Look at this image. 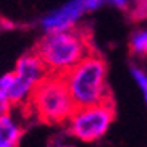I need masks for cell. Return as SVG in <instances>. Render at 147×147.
Masks as SVG:
<instances>
[{
	"label": "cell",
	"instance_id": "obj_12",
	"mask_svg": "<svg viewBox=\"0 0 147 147\" xmlns=\"http://www.w3.org/2000/svg\"><path fill=\"white\" fill-rule=\"evenodd\" d=\"M108 7H117L120 10H129L131 2H126V0H112V2H107Z\"/></svg>",
	"mask_w": 147,
	"mask_h": 147
},
{
	"label": "cell",
	"instance_id": "obj_8",
	"mask_svg": "<svg viewBox=\"0 0 147 147\" xmlns=\"http://www.w3.org/2000/svg\"><path fill=\"white\" fill-rule=\"evenodd\" d=\"M13 81V73H7L0 76V115H7L11 110V100H10V87Z\"/></svg>",
	"mask_w": 147,
	"mask_h": 147
},
{
	"label": "cell",
	"instance_id": "obj_6",
	"mask_svg": "<svg viewBox=\"0 0 147 147\" xmlns=\"http://www.w3.org/2000/svg\"><path fill=\"white\" fill-rule=\"evenodd\" d=\"M89 2L87 0H71L60 5L49 11L40 20L42 29L45 34H55V32H65L78 28V21L86 13H89Z\"/></svg>",
	"mask_w": 147,
	"mask_h": 147
},
{
	"label": "cell",
	"instance_id": "obj_2",
	"mask_svg": "<svg viewBox=\"0 0 147 147\" xmlns=\"http://www.w3.org/2000/svg\"><path fill=\"white\" fill-rule=\"evenodd\" d=\"M63 79L76 108L112 102V92L107 82V63L99 53L92 52L87 55Z\"/></svg>",
	"mask_w": 147,
	"mask_h": 147
},
{
	"label": "cell",
	"instance_id": "obj_10",
	"mask_svg": "<svg viewBox=\"0 0 147 147\" xmlns=\"http://www.w3.org/2000/svg\"><path fill=\"white\" fill-rule=\"evenodd\" d=\"M131 76L136 81V84L141 89V94L144 97V102L147 105V73L144 69H141L139 66H131Z\"/></svg>",
	"mask_w": 147,
	"mask_h": 147
},
{
	"label": "cell",
	"instance_id": "obj_5",
	"mask_svg": "<svg viewBox=\"0 0 147 147\" xmlns=\"http://www.w3.org/2000/svg\"><path fill=\"white\" fill-rule=\"evenodd\" d=\"M13 73V81L10 87V100L11 105L29 104L31 95L40 81L49 76L47 68L44 66L40 57L32 50L20 57Z\"/></svg>",
	"mask_w": 147,
	"mask_h": 147
},
{
	"label": "cell",
	"instance_id": "obj_3",
	"mask_svg": "<svg viewBox=\"0 0 147 147\" xmlns=\"http://www.w3.org/2000/svg\"><path fill=\"white\" fill-rule=\"evenodd\" d=\"M29 107L40 121L49 125L68 123L76 110L63 76L55 74H49L37 84L31 95Z\"/></svg>",
	"mask_w": 147,
	"mask_h": 147
},
{
	"label": "cell",
	"instance_id": "obj_11",
	"mask_svg": "<svg viewBox=\"0 0 147 147\" xmlns=\"http://www.w3.org/2000/svg\"><path fill=\"white\" fill-rule=\"evenodd\" d=\"M131 16L136 21H144L147 20V0L141 2H131Z\"/></svg>",
	"mask_w": 147,
	"mask_h": 147
},
{
	"label": "cell",
	"instance_id": "obj_1",
	"mask_svg": "<svg viewBox=\"0 0 147 147\" xmlns=\"http://www.w3.org/2000/svg\"><path fill=\"white\" fill-rule=\"evenodd\" d=\"M34 52L40 57L49 74L65 76L94 50L86 29L76 28L65 32L45 34L36 45Z\"/></svg>",
	"mask_w": 147,
	"mask_h": 147
},
{
	"label": "cell",
	"instance_id": "obj_7",
	"mask_svg": "<svg viewBox=\"0 0 147 147\" xmlns=\"http://www.w3.org/2000/svg\"><path fill=\"white\" fill-rule=\"evenodd\" d=\"M21 134V126L11 113L0 115V147H18Z\"/></svg>",
	"mask_w": 147,
	"mask_h": 147
},
{
	"label": "cell",
	"instance_id": "obj_4",
	"mask_svg": "<svg viewBox=\"0 0 147 147\" xmlns=\"http://www.w3.org/2000/svg\"><path fill=\"white\" fill-rule=\"evenodd\" d=\"M113 120H115V108L112 102H108L94 107L76 108L66 126L68 133L73 138L84 142H94L107 134Z\"/></svg>",
	"mask_w": 147,
	"mask_h": 147
},
{
	"label": "cell",
	"instance_id": "obj_9",
	"mask_svg": "<svg viewBox=\"0 0 147 147\" xmlns=\"http://www.w3.org/2000/svg\"><path fill=\"white\" fill-rule=\"evenodd\" d=\"M131 52L138 57H147V29L134 31L129 39Z\"/></svg>",
	"mask_w": 147,
	"mask_h": 147
}]
</instances>
